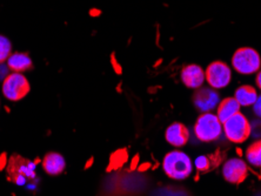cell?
<instances>
[{"label": "cell", "instance_id": "1", "mask_svg": "<svg viewBox=\"0 0 261 196\" xmlns=\"http://www.w3.org/2000/svg\"><path fill=\"white\" fill-rule=\"evenodd\" d=\"M7 179L17 186H26L34 183L37 180L36 164L26 157L13 154L10 156L6 164Z\"/></svg>", "mask_w": 261, "mask_h": 196}, {"label": "cell", "instance_id": "2", "mask_svg": "<svg viewBox=\"0 0 261 196\" xmlns=\"http://www.w3.org/2000/svg\"><path fill=\"white\" fill-rule=\"evenodd\" d=\"M163 169L168 178L176 181H181L192 174L193 164L190 156L180 151H172L167 153L163 161Z\"/></svg>", "mask_w": 261, "mask_h": 196}, {"label": "cell", "instance_id": "3", "mask_svg": "<svg viewBox=\"0 0 261 196\" xmlns=\"http://www.w3.org/2000/svg\"><path fill=\"white\" fill-rule=\"evenodd\" d=\"M222 130L233 144H243L252 134V126L243 113L238 112L222 124Z\"/></svg>", "mask_w": 261, "mask_h": 196}, {"label": "cell", "instance_id": "4", "mask_svg": "<svg viewBox=\"0 0 261 196\" xmlns=\"http://www.w3.org/2000/svg\"><path fill=\"white\" fill-rule=\"evenodd\" d=\"M232 66L238 73L244 75L259 72L261 68L260 54L252 47H241L234 52Z\"/></svg>", "mask_w": 261, "mask_h": 196}, {"label": "cell", "instance_id": "5", "mask_svg": "<svg viewBox=\"0 0 261 196\" xmlns=\"http://www.w3.org/2000/svg\"><path fill=\"white\" fill-rule=\"evenodd\" d=\"M195 136L202 142L216 141L222 133V122L216 114L202 113L194 125Z\"/></svg>", "mask_w": 261, "mask_h": 196}, {"label": "cell", "instance_id": "6", "mask_svg": "<svg viewBox=\"0 0 261 196\" xmlns=\"http://www.w3.org/2000/svg\"><path fill=\"white\" fill-rule=\"evenodd\" d=\"M30 91L29 80L21 73L13 72L3 80V94L10 101H20Z\"/></svg>", "mask_w": 261, "mask_h": 196}, {"label": "cell", "instance_id": "7", "mask_svg": "<svg viewBox=\"0 0 261 196\" xmlns=\"http://www.w3.org/2000/svg\"><path fill=\"white\" fill-rule=\"evenodd\" d=\"M206 81L214 90L227 87L232 79V71L224 61H213L206 68Z\"/></svg>", "mask_w": 261, "mask_h": 196}, {"label": "cell", "instance_id": "8", "mask_svg": "<svg viewBox=\"0 0 261 196\" xmlns=\"http://www.w3.org/2000/svg\"><path fill=\"white\" fill-rule=\"evenodd\" d=\"M222 176L228 183L240 184L248 176V166L244 160L233 157L222 164Z\"/></svg>", "mask_w": 261, "mask_h": 196}, {"label": "cell", "instance_id": "9", "mask_svg": "<svg viewBox=\"0 0 261 196\" xmlns=\"http://www.w3.org/2000/svg\"><path fill=\"white\" fill-rule=\"evenodd\" d=\"M192 99H193L195 108H198L202 113L211 112V110L217 108L219 102H220L219 93L212 87L197 88Z\"/></svg>", "mask_w": 261, "mask_h": 196}, {"label": "cell", "instance_id": "10", "mask_svg": "<svg viewBox=\"0 0 261 196\" xmlns=\"http://www.w3.org/2000/svg\"><path fill=\"white\" fill-rule=\"evenodd\" d=\"M205 79V71L199 65H186L181 70V81L187 88L197 90V88L202 86Z\"/></svg>", "mask_w": 261, "mask_h": 196}, {"label": "cell", "instance_id": "11", "mask_svg": "<svg viewBox=\"0 0 261 196\" xmlns=\"http://www.w3.org/2000/svg\"><path fill=\"white\" fill-rule=\"evenodd\" d=\"M165 139L174 147H184L190 140V132L185 125L173 122L167 127L165 132Z\"/></svg>", "mask_w": 261, "mask_h": 196}, {"label": "cell", "instance_id": "12", "mask_svg": "<svg viewBox=\"0 0 261 196\" xmlns=\"http://www.w3.org/2000/svg\"><path fill=\"white\" fill-rule=\"evenodd\" d=\"M43 168L48 175H60L65 171V168H66V161H65L64 156L59 154V153H47L43 160Z\"/></svg>", "mask_w": 261, "mask_h": 196}, {"label": "cell", "instance_id": "13", "mask_svg": "<svg viewBox=\"0 0 261 196\" xmlns=\"http://www.w3.org/2000/svg\"><path fill=\"white\" fill-rule=\"evenodd\" d=\"M7 66L11 71L22 73L26 71H30L33 68V63L32 59H31L28 53H12L9 57V59L6 61Z\"/></svg>", "mask_w": 261, "mask_h": 196}, {"label": "cell", "instance_id": "14", "mask_svg": "<svg viewBox=\"0 0 261 196\" xmlns=\"http://www.w3.org/2000/svg\"><path fill=\"white\" fill-rule=\"evenodd\" d=\"M240 103L237 101L236 98H226L219 102L217 107V117L224 124L227 119L233 117L238 112H240Z\"/></svg>", "mask_w": 261, "mask_h": 196}, {"label": "cell", "instance_id": "15", "mask_svg": "<svg viewBox=\"0 0 261 196\" xmlns=\"http://www.w3.org/2000/svg\"><path fill=\"white\" fill-rule=\"evenodd\" d=\"M234 98L240 103V106L249 107L254 105L256 99H258V92H256L254 87L244 85V86L237 88L236 93H234Z\"/></svg>", "mask_w": 261, "mask_h": 196}, {"label": "cell", "instance_id": "16", "mask_svg": "<svg viewBox=\"0 0 261 196\" xmlns=\"http://www.w3.org/2000/svg\"><path fill=\"white\" fill-rule=\"evenodd\" d=\"M224 154H219V152L214 153L212 155H200L194 161V166L200 173L211 172L213 168L218 167L221 163Z\"/></svg>", "mask_w": 261, "mask_h": 196}, {"label": "cell", "instance_id": "17", "mask_svg": "<svg viewBox=\"0 0 261 196\" xmlns=\"http://www.w3.org/2000/svg\"><path fill=\"white\" fill-rule=\"evenodd\" d=\"M246 160L251 166L261 168V139L248 146L246 149Z\"/></svg>", "mask_w": 261, "mask_h": 196}, {"label": "cell", "instance_id": "18", "mask_svg": "<svg viewBox=\"0 0 261 196\" xmlns=\"http://www.w3.org/2000/svg\"><path fill=\"white\" fill-rule=\"evenodd\" d=\"M11 54H12V44L9 38L0 34V64L6 63Z\"/></svg>", "mask_w": 261, "mask_h": 196}, {"label": "cell", "instance_id": "19", "mask_svg": "<svg viewBox=\"0 0 261 196\" xmlns=\"http://www.w3.org/2000/svg\"><path fill=\"white\" fill-rule=\"evenodd\" d=\"M253 112L256 115V117L261 119V95H258V99L253 105Z\"/></svg>", "mask_w": 261, "mask_h": 196}, {"label": "cell", "instance_id": "20", "mask_svg": "<svg viewBox=\"0 0 261 196\" xmlns=\"http://www.w3.org/2000/svg\"><path fill=\"white\" fill-rule=\"evenodd\" d=\"M9 70L10 68L7 66V64H0V80H4L7 75H9Z\"/></svg>", "mask_w": 261, "mask_h": 196}, {"label": "cell", "instance_id": "21", "mask_svg": "<svg viewBox=\"0 0 261 196\" xmlns=\"http://www.w3.org/2000/svg\"><path fill=\"white\" fill-rule=\"evenodd\" d=\"M255 82H256V86H258L259 90H261V70L258 72V74H256Z\"/></svg>", "mask_w": 261, "mask_h": 196}, {"label": "cell", "instance_id": "22", "mask_svg": "<svg viewBox=\"0 0 261 196\" xmlns=\"http://www.w3.org/2000/svg\"><path fill=\"white\" fill-rule=\"evenodd\" d=\"M4 162H5V157L2 156V159H0V167L4 166Z\"/></svg>", "mask_w": 261, "mask_h": 196}]
</instances>
